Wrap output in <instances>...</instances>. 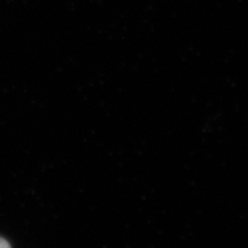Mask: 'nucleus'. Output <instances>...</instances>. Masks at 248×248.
I'll return each instance as SVG.
<instances>
[{
    "label": "nucleus",
    "mask_w": 248,
    "mask_h": 248,
    "mask_svg": "<svg viewBox=\"0 0 248 248\" xmlns=\"http://www.w3.org/2000/svg\"><path fill=\"white\" fill-rule=\"evenodd\" d=\"M0 248H11V245L4 238H0Z\"/></svg>",
    "instance_id": "nucleus-1"
}]
</instances>
